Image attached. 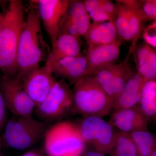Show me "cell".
<instances>
[{"instance_id":"obj_6","label":"cell","mask_w":156,"mask_h":156,"mask_svg":"<svg viewBox=\"0 0 156 156\" xmlns=\"http://www.w3.org/2000/svg\"><path fill=\"white\" fill-rule=\"evenodd\" d=\"M76 125L87 146L103 154H110L116 131L109 122L100 117H84Z\"/></svg>"},{"instance_id":"obj_7","label":"cell","mask_w":156,"mask_h":156,"mask_svg":"<svg viewBox=\"0 0 156 156\" xmlns=\"http://www.w3.org/2000/svg\"><path fill=\"white\" fill-rule=\"evenodd\" d=\"M37 115L45 121L62 119L73 112L72 90L66 81H56L44 100L35 108Z\"/></svg>"},{"instance_id":"obj_17","label":"cell","mask_w":156,"mask_h":156,"mask_svg":"<svg viewBox=\"0 0 156 156\" xmlns=\"http://www.w3.org/2000/svg\"><path fill=\"white\" fill-rule=\"evenodd\" d=\"M132 54L137 73L146 81L156 80V49L141 43L137 45Z\"/></svg>"},{"instance_id":"obj_35","label":"cell","mask_w":156,"mask_h":156,"mask_svg":"<svg viewBox=\"0 0 156 156\" xmlns=\"http://www.w3.org/2000/svg\"><path fill=\"white\" fill-rule=\"evenodd\" d=\"M2 15V14H0V16H1V15Z\"/></svg>"},{"instance_id":"obj_28","label":"cell","mask_w":156,"mask_h":156,"mask_svg":"<svg viewBox=\"0 0 156 156\" xmlns=\"http://www.w3.org/2000/svg\"><path fill=\"white\" fill-rule=\"evenodd\" d=\"M101 6L105 12L108 14L112 20V22L115 25V20L117 14V6L111 1L101 0Z\"/></svg>"},{"instance_id":"obj_36","label":"cell","mask_w":156,"mask_h":156,"mask_svg":"<svg viewBox=\"0 0 156 156\" xmlns=\"http://www.w3.org/2000/svg\"><path fill=\"white\" fill-rule=\"evenodd\" d=\"M0 156H1V154H0Z\"/></svg>"},{"instance_id":"obj_20","label":"cell","mask_w":156,"mask_h":156,"mask_svg":"<svg viewBox=\"0 0 156 156\" xmlns=\"http://www.w3.org/2000/svg\"><path fill=\"white\" fill-rule=\"evenodd\" d=\"M149 121L155 119L156 115V81H146L141 90L137 105Z\"/></svg>"},{"instance_id":"obj_4","label":"cell","mask_w":156,"mask_h":156,"mask_svg":"<svg viewBox=\"0 0 156 156\" xmlns=\"http://www.w3.org/2000/svg\"><path fill=\"white\" fill-rule=\"evenodd\" d=\"M44 139V151L48 156H83L87 145L76 124L61 121L48 128Z\"/></svg>"},{"instance_id":"obj_31","label":"cell","mask_w":156,"mask_h":156,"mask_svg":"<svg viewBox=\"0 0 156 156\" xmlns=\"http://www.w3.org/2000/svg\"><path fill=\"white\" fill-rule=\"evenodd\" d=\"M21 156H44V153L39 150H32Z\"/></svg>"},{"instance_id":"obj_27","label":"cell","mask_w":156,"mask_h":156,"mask_svg":"<svg viewBox=\"0 0 156 156\" xmlns=\"http://www.w3.org/2000/svg\"><path fill=\"white\" fill-rule=\"evenodd\" d=\"M101 0L100 4L99 5L93 9L88 14L89 17L91 19H92L93 22H104L108 21L113 23L108 14L103 10L101 6Z\"/></svg>"},{"instance_id":"obj_22","label":"cell","mask_w":156,"mask_h":156,"mask_svg":"<svg viewBox=\"0 0 156 156\" xmlns=\"http://www.w3.org/2000/svg\"><path fill=\"white\" fill-rule=\"evenodd\" d=\"M136 145L138 156H149L156 150L155 136L149 131H137L129 134Z\"/></svg>"},{"instance_id":"obj_30","label":"cell","mask_w":156,"mask_h":156,"mask_svg":"<svg viewBox=\"0 0 156 156\" xmlns=\"http://www.w3.org/2000/svg\"><path fill=\"white\" fill-rule=\"evenodd\" d=\"M85 10L89 14L93 9L100 5L101 0H85L82 1Z\"/></svg>"},{"instance_id":"obj_33","label":"cell","mask_w":156,"mask_h":156,"mask_svg":"<svg viewBox=\"0 0 156 156\" xmlns=\"http://www.w3.org/2000/svg\"><path fill=\"white\" fill-rule=\"evenodd\" d=\"M3 19V15L2 14L1 16H0V30H1V27H2V23Z\"/></svg>"},{"instance_id":"obj_2","label":"cell","mask_w":156,"mask_h":156,"mask_svg":"<svg viewBox=\"0 0 156 156\" xmlns=\"http://www.w3.org/2000/svg\"><path fill=\"white\" fill-rule=\"evenodd\" d=\"M45 48L41 20L37 12L31 10L25 20L18 43L17 77L23 81L30 73L40 67Z\"/></svg>"},{"instance_id":"obj_10","label":"cell","mask_w":156,"mask_h":156,"mask_svg":"<svg viewBox=\"0 0 156 156\" xmlns=\"http://www.w3.org/2000/svg\"><path fill=\"white\" fill-rule=\"evenodd\" d=\"M129 59L126 57L120 64L111 65L95 75L113 103L127 81L134 73L128 63Z\"/></svg>"},{"instance_id":"obj_13","label":"cell","mask_w":156,"mask_h":156,"mask_svg":"<svg viewBox=\"0 0 156 156\" xmlns=\"http://www.w3.org/2000/svg\"><path fill=\"white\" fill-rule=\"evenodd\" d=\"M90 19L82 1H69L58 36L68 34L77 38L84 37L91 24Z\"/></svg>"},{"instance_id":"obj_12","label":"cell","mask_w":156,"mask_h":156,"mask_svg":"<svg viewBox=\"0 0 156 156\" xmlns=\"http://www.w3.org/2000/svg\"><path fill=\"white\" fill-rule=\"evenodd\" d=\"M122 42L118 41L108 44L88 46L86 57L87 67L85 76L95 75L111 65L120 56Z\"/></svg>"},{"instance_id":"obj_21","label":"cell","mask_w":156,"mask_h":156,"mask_svg":"<svg viewBox=\"0 0 156 156\" xmlns=\"http://www.w3.org/2000/svg\"><path fill=\"white\" fill-rule=\"evenodd\" d=\"M110 156H138L136 145L129 134L116 131Z\"/></svg>"},{"instance_id":"obj_14","label":"cell","mask_w":156,"mask_h":156,"mask_svg":"<svg viewBox=\"0 0 156 156\" xmlns=\"http://www.w3.org/2000/svg\"><path fill=\"white\" fill-rule=\"evenodd\" d=\"M148 119L138 105L114 111L110 124L118 131L130 134L137 131H148Z\"/></svg>"},{"instance_id":"obj_24","label":"cell","mask_w":156,"mask_h":156,"mask_svg":"<svg viewBox=\"0 0 156 156\" xmlns=\"http://www.w3.org/2000/svg\"><path fill=\"white\" fill-rule=\"evenodd\" d=\"M117 14L115 20V26L116 29L119 40L122 41H130L129 21L127 8L126 6L117 3Z\"/></svg>"},{"instance_id":"obj_16","label":"cell","mask_w":156,"mask_h":156,"mask_svg":"<svg viewBox=\"0 0 156 156\" xmlns=\"http://www.w3.org/2000/svg\"><path fill=\"white\" fill-rule=\"evenodd\" d=\"M81 47L80 38L68 34L58 36L52 46L45 66L51 69L53 64L62 58L77 56L81 53Z\"/></svg>"},{"instance_id":"obj_8","label":"cell","mask_w":156,"mask_h":156,"mask_svg":"<svg viewBox=\"0 0 156 156\" xmlns=\"http://www.w3.org/2000/svg\"><path fill=\"white\" fill-rule=\"evenodd\" d=\"M0 91L6 108L14 115L32 116L35 105L24 90L23 81L16 76H3L0 83Z\"/></svg>"},{"instance_id":"obj_11","label":"cell","mask_w":156,"mask_h":156,"mask_svg":"<svg viewBox=\"0 0 156 156\" xmlns=\"http://www.w3.org/2000/svg\"><path fill=\"white\" fill-rule=\"evenodd\" d=\"M52 70L44 66L34 70L23 81V87L36 107L43 101L56 81Z\"/></svg>"},{"instance_id":"obj_5","label":"cell","mask_w":156,"mask_h":156,"mask_svg":"<svg viewBox=\"0 0 156 156\" xmlns=\"http://www.w3.org/2000/svg\"><path fill=\"white\" fill-rule=\"evenodd\" d=\"M48 128L45 122L35 119L32 116L14 115L6 123L4 138L10 147L23 150L40 142Z\"/></svg>"},{"instance_id":"obj_15","label":"cell","mask_w":156,"mask_h":156,"mask_svg":"<svg viewBox=\"0 0 156 156\" xmlns=\"http://www.w3.org/2000/svg\"><path fill=\"white\" fill-rule=\"evenodd\" d=\"M87 67L86 56L82 53L77 56L62 58L53 64L51 67L53 74L75 84L85 76Z\"/></svg>"},{"instance_id":"obj_32","label":"cell","mask_w":156,"mask_h":156,"mask_svg":"<svg viewBox=\"0 0 156 156\" xmlns=\"http://www.w3.org/2000/svg\"><path fill=\"white\" fill-rule=\"evenodd\" d=\"M84 156H105V155L94 151L86 152Z\"/></svg>"},{"instance_id":"obj_34","label":"cell","mask_w":156,"mask_h":156,"mask_svg":"<svg viewBox=\"0 0 156 156\" xmlns=\"http://www.w3.org/2000/svg\"><path fill=\"white\" fill-rule=\"evenodd\" d=\"M149 156H156V150L154 151Z\"/></svg>"},{"instance_id":"obj_23","label":"cell","mask_w":156,"mask_h":156,"mask_svg":"<svg viewBox=\"0 0 156 156\" xmlns=\"http://www.w3.org/2000/svg\"><path fill=\"white\" fill-rule=\"evenodd\" d=\"M127 8L128 21H129V34L130 41L131 44L129 48L127 58H130V56L133 53L137 46V42L140 38L144 29V23L136 16L133 11Z\"/></svg>"},{"instance_id":"obj_1","label":"cell","mask_w":156,"mask_h":156,"mask_svg":"<svg viewBox=\"0 0 156 156\" xmlns=\"http://www.w3.org/2000/svg\"><path fill=\"white\" fill-rule=\"evenodd\" d=\"M22 2L11 0L5 14L0 30V70L4 76L17 74V54L20 38L24 25Z\"/></svg>"},{"instance_id":"obj_3","label":"cell","mask_w":156,"mask_h":156,"mask_svg":"<svg viewBox=\"0 0 156 156\" xmlns=\"http://www.w3.org/2000/svg\"><path fill=\"white\" fill-rule=\"evenodd\" d=\"M73 112L83 117L102 118L112 111L113 101L94 75L84 76L74 84Z\"/></svg>"},{"instance_id":"obj_26","label":"cell","mask_w":156,"mask_h":156,"mask_svg":"<svg viewBox=\"0 0 156 156\" xmlns=\"http://www.w3.org/2000/svg\"><path fill=\"white\" fill-rule=\"evenodd\" d=\"M142 36L145 43L151 48H156V21L144 28Z\"/></svg>"},{"instance_id":"obj_19","label":"cell","mask_w":156,"mask_h":156,"mask_svg":"<svg viewBox=\"0 0 156 156\" xmlns=\"http://www.w3.org/2000/svg\"><path fill=\"white\" fill-rule=\"evenodd\" d=\"M84 37L88 46L108 44L119 40L115 24L108 21L93 22Z\"/></svg>"},{"instance_id":"obj_9","label":"cell","mask_w":156,"mask_h":156,"mask_svg":"<svg viewBox=\"0 0 156 156\" xmlns=\"http://www.w3.org/2000/svg\"><path fill=\"white\" fill-rule=\"evenodd\" d=\"M39 17L51 41L52 47L58 37L62 23L66 14L68 0H37Z\"/></svg>"},{"instance_id":"obj_18","label":"cell","mask_w":156,"mask_h":156,"mask_svg":"<svg viewBox=\"0 0 156 156\" xmlns=\"http://www.w3.org/2000/svg\"><path fill=\"white\" fill-rule=\"evenodd\" d=\"M146 81L137 73H134L114 101L112 111L129 108L137 105Z\"/></svg>"},{"instance_id":"obj_25","label":"cell","mask_w":156,"mask_h":156,"mask_svg":"<svg viewBox=\"0 0 156 156\" xmlns=\"http://www.w3.org/2000/svg\"><path fill=\"white\" fill-rule=\"evenodd\" d=\"M141 9L146 22L154 20L156 21V0L141 1Z\"/></svg>"},{"instance_id":"obj_29","label":"cell","mask_w":156,"mask_h":156,"mask_svg":"<svg viewBox=\"0 0 156 156\" xmlns=\"http://www.w3.org/2000/svg\"><path fill=\"white\" fill-rule=\"evenodd\" d=\"M6 105L0 91V129L3 127L6 119Z\"/></svg>"}]
</instances>
